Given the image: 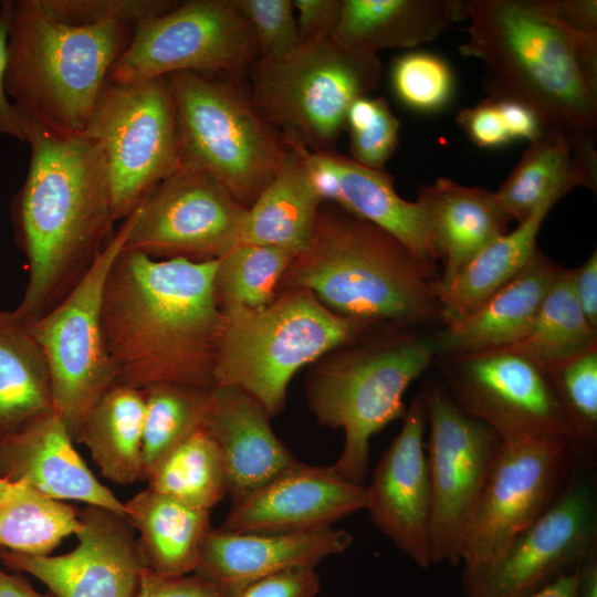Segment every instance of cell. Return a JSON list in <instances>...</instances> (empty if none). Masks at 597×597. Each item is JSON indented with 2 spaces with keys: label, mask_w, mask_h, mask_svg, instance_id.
I'll return each instance as SVG.
<instances>
[{
  "label": "cell",
  "mask_w": 597,
  "mask_h": 597,
  "mask_svg": "<svg viewBox=\"0 0 597 597\" xmlns=\"http://www.w3.org/2000/svg\"><path fill=\"white\" fill-rule=\"evenodd\" d=\"M218 259L155 260L122 249L106 276L101 320L115 384L213 389Z\"/></svg>",
  "instance_id": "6da1fadb"
},
{
  "label": "cell",
  "mask_w": 597,
  "mask_h": 597,
  "mask_svg": "<svg viewBox=\"0 0 597 597\" xmlns=\"http://www.w3.org/2000/svg\"><path fill=\"white\" fill-rule=\"evenodd\" d=\"M467 40L488 96L530 107L545 132L563 134L597 176V36L556 13L552 0H462Z\"/></svg>",
  "instance_id": "7a4b0ae2"
},
{
  "label": "cell",
  "mask_w": 597,
  "mask_h": 597,
  "mask_svg": "<svg viewBox=\"0 0 597 597\" xmlns=\"http://www.w3.org/2000/svg\"><path fill=\"white\" fill-rule=\"evenodd\" d=\"M19 113L31 156L10 206L28 268L25 291L14 311L31 324L84 277L115 233L116 221L98 145Z\"/></svg>",
  "instance_id": "3957f363"
},
{
  "label": "cell",
  "mask_w": 597,
  "mask_h": 597,
  "mask_svg": "<svg viewBox=\"0 0 597 597\" xmlns=\"http://www.w3.org/2000/svg\"><path fill=\"white\" fill-rule=\"evenodd\" d=\"M281 280L289 289L312 292L335 314L366 324L440 320L437 277L387 231L328 201Z\"/></svg>",
  "instance_id": "277c9868"
},
{
  "label": "cell",
  "mask_w": 597,
  "mask_h": 597,
  "mask_svg": "<svg viewBox=\"0 0 597 597\" xmlns=\"http://www.w3.org/2000/svg\"><path fill=\"white\" fill-rule=\"evenodd\" d=\"M135 25H71L39 0H13L4 87L17 108L65 135L85 129Z\"/></svg>",
  "instance_id": "5b68a950"
},
{
  "label": "cell",
  "mask_w": 597,
  "mask_h": 597,
  "mask_svg": "<svg viewBox=\"0 0 597 597\" xmlns=\"http://www.w3.org/2000/svg\"><path fill=\"white\" fill-rule=\"evenodd\" d=\"M219 308L216 385L244 390L270 417L283 410L287 385L300 368L368 325L335 314L304 289H287L259 308Z\"/></svg>",
  "instance_id": "8992f818"
},
{
  "label": "cell",
  "mask_w": 597,
  "mask_h": 597,
  "mask_svg": "<svg viewBox=\"0 0 597 597\" xmlns=\"http://www.w3.org/2000/svg\"><path fill=\"white\" fill-rule=\"evenodd\" d=\"M434 355L432 338L398 332L348 349L310 374L306 399L311 410L322 425L344 430L342 452L332 465L338 475L364 484L371 437L404 418V394Z\"/></svg>",
  "instance_id": "52a82bcc"
},
{
  "label": "cell",
  "mask_w": 597,
  "mask_h": 597,
  "mask_svg": "<svg viewBox=\"0 0 597 597\" xmlns=\"http://www.w3.org/2000/svg\"><path fill=\"white\" fill-rule=\"evenodd\" d=\"M248 74L253 106L287 144L331 153L348 109L379 86L384 65L378 54L321 38L284 56L258 59Z\"/></svg>",
  "instance_id": "ba28073f"
},
{
  "label": "cell",
  "mask_w": 597,
  "mask_h": 597,
  "mask_svg": "<svg viewBox=\"0 0 597 597\" xmlns=\"http://www.w3.org/2000/svg\"><path fill=\"white\" fill-rule=\"evenodd\" d=\"M168 81L181 163L205 169L250 208L290 145L259 114L240 81L193 72L175 73Z\"/></svg>",
  "instance_id": "9c48e42d"
},
{
  "label": "cell",
  "mask_w": 597,
  "mask_h": 597,
  "mask_svg": "<svg viewBox=\"0 0 597 597\" xmlns=\"http://www.w3.org/2000/svg\"><path fill=\"white\" fill-rule=\"evenodd\" d=\"M82 135L104 157L115 221H124L181 165L168 76L106 81Z\"/></svg>",
  "instance_id": "30bf717a"
},
{
  "label": "cell",
  "mask_w": 597,
  "mask_h": 597,
  "mask_svg": "<svg viewBox=\"0 0 597 597\" xmlns=\"http://www.w3.org/2000/svg\"><path fill=\"white\" fill-rule=\"evenodd\" d=\"M258 59L253 31L234 0L179 1L135 25L107 81L143 82L180 72L240 81Z\"/></svg>",
  "instance_id": "8fae6325"
},
{
  "label": "cell",
  "mask_w": 597,
  "mask_h": 597,
  "mask_svg": "<svg viewBox=\"0 0 597 597\" xmlns=\"http://www.w3.org/2000/svg\"><path fill=\"white\" fill-rule=\"evenodd\" d=\"M579 462L564 440H502L463 536L461 569L494 565L562 495Z\"/></svg>",
  "instance_id": "7c38bea8"
},
{
  "label": "cell",
  "mask_w": 597,
  "mask_h": 597,
  "mask_svg": "<svg viewBox=\"0 0 597 597\" xmlns=\"http://www.w3.org/2000/svg\"><path fill=\"white\" fill-rule=\"evenodd\" d=\"M132 222L130 214L74 289L44 316L29 324L49 365L54 411L72 438L90 409L115 385L101 307L106 276Z\"/></svg>",
  "instance_id": "4fadbf2b"
},
{
  "label": "cell",
  "mask_w": 597,
  "mask_h": 597,
  "mask_svg": "<svg viewBox=\"0 0 597 597\" xmlns=\"http://www.w3.org/2000/svg\"><path fill=\"white\" fill-rule=\"evenodd\" d=\"M595 471L578 463L556 502L492 566L461 569L465 597H534L597 557Z\"/></svg>",
  "instance_id": "5bb4252c"
},
{
  "label": "cell",
  "mask_w": 597,
  "mask_h": 597,
  "mask_svg": "<svg viewBox=\"0 0 597 597\" xmlns=\"http://www.w3.org/2000/svg\"><path fill=\"white\" fill-rule=\"evenodd\" d=\"M429 426L430 561L459 566L465 530L502 444L488 423L463 412L444 388L421 394Z\"/></svg>",
  "instance_id": "9a60e30c"
},
{
  "label": "cell",
  "mask_w": 597,
  "mask_h": 597,
  "mask_svg": "<svg viewBox=\"0 0 597 597\" xmlns=\"http://www.w3.org/2000/svg\"><path fill=\"white\" fill-rule=\"evenodd\" d=\"M245 210L208 171L181 163L132 213L123 249L155 260H217L239 243Z\"/></svg>",
  "instance_id": "2e32d148"
},
{
  "label": "cell",
  "mask_w": 597,
  "mask_h": 597,
  "mask_svg": "<svg viewBox=\"0 0 597 597\" xmlns=\"http://www.w3.org/2000/svg\"><path fill=\"white\" fill-rule=\"evenodd\" d=\"M444 359L441 369L449 397L463 412L491 426L502 440H564L576 451L553 384L535 364L505 349Z\"/></svg>",
  "instance_id": "e0dca14e"
},
{
  "label": "cell",
  "mask_w": 597,
  "mask_h": 597,
  "mask_svg": "<svg viewBox=\"0 0 597 597\" xmlns=\"http://www.w3.org/2000/svg\"><path fill=\"white\" fill-rule=\"evenodd\" d=\"M77 545L57 556L0 551L7 567L42 582L55 597H136L146 568L135 528L105 507L87 505L80 513Z\"/></svg>",
  "instance_id": "ac0fdd59"
},
{
  "label": "cell",
  "mask_w": 597,
  "mask_h": 597,
  "mask_svg": "<svg viewBox=\"0 0 597 597\" xmlns=\"http://www.w3.org/2000/svg\"><path fill=\"white\" fill-rule=\"evenodd\" d=\"M399 433L376 463L367 486L374 525L419 567L430 561L431 488L425 444L426 407L416 396Z\"/></svg>",
  "instance_id": "d6986e66"
},
{
  "label": "cell",
  "mask_w": 597,
  "mask_h": 597,
  "mask_svg": "<svg viewBox=\"0 0 597 597\" xmlns=\"http://www.w3.org/2000/svg\"><path fill=\"white\" fill-rule=\"evenodd\" d=\"M368 491L332 467L300 460L265 484L233 500L219 527L230 532H302L333 526L366 510Z\"/></svg>",
  "instance_id": "ffe728a7"
},
{
  "label": "cell",
  "mask_w": 597,
  "mask_h": 597,
  "mask_svg": "<svg viewBox=\"0 0 597 597\" xmlns=\"http://www.w3.org/2000/svg\"><path fill=\"white\" fill-rule=\"evenodd\" d=\"M303 156L312 182L323 201L335 203L401 242L436 276L438 255L428 213L419 200L401 198L385 170L367 168L339 153H312L294 145Z\"/></svg>",
  "instance_id": "44dd1931"
},
{
  "label": "cell",
  "mask_w": 597,
  "mask_h": 597,
  "mask_svg": "<svg viewBox=\"0 0 597 597\" xmlns=\"http://www.w3.org/2000/svg\"><path fill=\"white\" fill-rule=\"evenodd\" d=\"M353 536L333 526L302 532H230L212 528L193 574L230 597L262 577L295 567L315 568L345 552Z\"/></svg>",
  "instance_id": "7402d4cb"
},
{
  "label": "cell",
  "mask_w": 597,
  "mask_h": 597,
  "mask_svg": "<svg viewBox=\"0 0 597 597\" xmlns=\"http://www.w3.org/2000/svg\"><path fill=\"white\" fill-rule=\"evenodd\" d=\"M52 412L0 443V479L27 484L60 501L105 507L126 519L124 502L104 486Z\"/></svg>",
  "instance_id": "603a6c76"
},
{
  "label": "cell",
  "mask_w": 597,
  "mask_h": 597,
  "mask_svg": "<svg viewBox=\"0 0 597 597\" xmlns=\"http://www.w3.org/2000/svg\"><path fill=\"white\" fill-rule=\"evenodd\" d=\"M270 416L250 394L216 386L203 429L221 451L227 495L238 500L269 482L298 460L275 436Z\"/></svg>",
  "instance_id": "cb8c5ba5"
},
{
  "label": "cell",
  "mask_w": 597,
  "mask_h": 597,
  "mask_svg": "<svg viewBox=\"0 0 597 597\" xmlns=\"http://www.w3.org/2000/svg\"><path fill=\"white\" fill-rule=\"evenodd\" d=\"M563 271L537 249L522 271L474 312L432 337L436 354L455 357L514 345Z\"/></svg>",
  "instance_id": "d4e9b609"
},
{
  "label": "cell",
  "mask_w": 597,
  "mask_h": 597,
  "mask_svg": "<svg viewBox=\"0 0 597 597\" xmlns=\"http://www.w3.org/2000/svg\"><path fill=\"white\" fill-rule=\"evenodd\" d=\"M417 200L428 213L438 259L444 262L443 272L433 284L437 295L479 250L506 232L511 219L495 191L448 178L422 186Z\"/></svg>",
  "instance_id": "484cf974"
},
{
  "label": "cell",
  "mask_w": 597,
  "mask_h": 597,
  "mask_svg": "<svg viewBox=\"0 0 597 597\" xmlns=\"http://www.w3.org/2000/svg\"><path fill=\"white\" fill-rule=\"evenodd\" d=\"M458 22H465L462 0H343L332 39L378 54L433 41Z\"/></svg>",
  "instance_id": "4316f807"
},
{
  "label": "cell",
  "mask_w": 597,
  "mask_h": 597,
  "mask_svg": "<svg viewBox=\"0 0 597 597\" xmlns=\"http://www.w3.org/2000/svg\"><path fill=\"white\" fill-rule=\"evenodd\" d=\"M126 519L138 531L146 568L161 576L193 574L201 546L212 530L210 511L147 488L124 503Z\"/></svg>",
  "instance_id": "83f0119b"
},
{
  "label": "cell",
  "mask_w": 597,
  "mask_h": 597,
  "mask_svg": "<svg viewBox=\"0 0 597 597\" xmlns=\"http://www.w3.org/2000/svg\"><path fill=\"white\" fill-rule=\"evenodd\" d=\"M322 202L303 156L290 145L280 169L245 210L239 242L280 248L295 258L313 234Z\"/></svg>",
  "instance_id": "f1b7e54d"
},
{
  "label": "cell",
  "mask_w": 597,
  "mask_h": 597,
  "mask_svg": "<svg viewBox=\"0 0 597 597\" xmlns=\"http://www.w3.org/2000/svg\"><path fill=\"white\" fill-rule=\"evenodd\" d=\"M55 412L48 362L29 323L0 311V443Z\"/></svg>",
  "instance_id": "f546056e"
},
{
  "label": "cell",
  "mask_w": 597,
  "mask_h": 597,
  "mask_svg": "<svg viewBox=\"0 0 597 597\" xmlns=\"http://www.w3.org/2000/svg\"><path fill=\"white\" fill-rule=\"evenodd\" d=\"M553 203L538 207L510 233H503L479 250L437 293L440 321L458 323L511 281L536 252V237Z\"/></svg>",
  "instance_id": "4dcf8cb0"
},
{
  "label": "cell",
  "mask_w": 597,
  "mask_h": 597,
  "mask_svg": "<svg viewBox=\"0 0 597 597\" xmlns=\"http://www.w3.org/2000/svg\"><path fill=\"white\" fill-rule=\"evenodd\" d=\"M145 391L112 386L90 409L73 441L84 444L107 480L129 485L142 480Z\"/></svg>",
  "instance_id": "1f68e13d"
},
{
  "label": "cell",
  "mask_w": 597,
  "mask_h": 597,
  "mask_svg": "<svg viewBox=\"0 0 597 597\" xmlns=\"http://www.w3.org/2000/svg\"><path fill=\"white\" fill-rule=\"evenodd\" d=\"M597 176L576 158L566 137L545 132L530 143L521 160L495 191L510 219L519 223L545 203L555 205L576 187L596 192Z\"/></svg>",
  "instance_id": "d6a6232c"
},
{
  "label": "cell",
  "mask_w": 597,
  "mask_h": 597,
  "mask_svg": "<svg viewBox=\"0 0 597 597\" xmlns=\"http://www.w3.org/2000/svg\"><path fill=\"white\" fill-rule=\"evenodd\" d=\"M597 331L584 317L573 290V270L549 289L525 336L501 348L528 359L547 375L596 348Z\"/></svg>",
  "instance_id": "836d02e7"
},
{
  "label": "cell",
  "mask_w": 597,
  "mask_h": 597,
  "mask_svg": "<svg viewBox=\"0 0 597 597\" xmlns=\"http://www.w3.org/2000/svg\"><path fill=\"white\" fill-rule=\"evenodd\" d=\"M80 527L76 509L23 483L0 501V551L46 556Z\"/></svg>",
  "instance_id": "e575fe53"
},
{
  "label": "cell",
  "mask_w": 597,
  "mask_h": 597,
  "mask_svg": "<svg viewBox=\"0 0 597 597\" xmlns=\"http://www.w3.org/2000/svg\"><path fill=\"white\" fill-rule=\"evenodd\" d=\"M142 480L179 444L203 428L212 389L158 384L144 389Z\"/></svg>",
  "instance_id": "d590c367"
},
{
  "label": "cell",
  "mask_w": 597,
  "mask_h": 597,
  "mask_svg": "<svg viewBox=\"0 0 597 597\" xmlns=\"http://www.w3.org/2000/svg\"><path fill=\"white\" fill-rule=\"evenodd\" d=\"M147 481L153 490L207 511L227 495L221 451L203 428L174 449Z\"/></svg>",
  "instance_id": "8d00e7d4"
},
{
  "label": "cell",
  "mask_w": 597,
  "mask_h": 597,
  "mask_svg": "<svg viewBox=\"0 0 597 597\" xmlns=\"http://www.w3.org/2000/svg\"><path fill=\"white\" fill-rule=\"evenodd\" d=\"M294 256L262 244L239 242L218 259L214 292L219 306L259 308L276 298V289Z\"/></svg>",
  "instance_id": "74e56055"
},
{
  "label": "cell",
  "mask_w": 597,
  "mask_h": 597,
  "mask_svg": "<svg viewBox=\"0 0 597 597\" xmlns=\"http://www.w3.org/2000/svg\"><path fill=\"white\" fill-rule=\"evenodd\" d=\"M565 413L582 463L597 464V348L548 375Z\"/></svg>",
  "instance_id": "f35d334b"
},
{
  "label": "cell",
  "mask_w": 597,
  "mask_h": 597,
  "mask_svg": "<svg viewBox=\"0 0 597 597\" xmlns=\"http://www.w3.org/2000/svg\"><path fill=\"white\" fill-rule=\"evenodd\" d=\"M390 82L397 98L420 113L442 109L454 92V76L448 62L425 51L407 52L395 59Z\"/></svg>",
  "instance_id": "ab89813d"
},
{
  "label": "cell",
  "mask_w": 597,
  "mask_h": 597,
  "mask_svg": "<svg viewBox=\"0 0 597 597\" xmlns=\"http://www.w3.org/2000/svg\"><path fill=\"white\" fill-rule=\"evenodd\" d=\"M350 158L375 170H385L395 154L400 124L384 97L365 96L353 103L346 117Z\"/></svg>",
  "instance_id": "60d3db41"
},
{
  "label": "cell",
  "mask_w": 597,
  "mask_h": 597,
  "mask_svg": "<svg viewBox=\"0 0 597 597\" xmlns=\"http://www.w3.org/2000/svg\"><path fill=\"white\" fill-rule=\"evenodd\" d=\"M174 0H39L55 20L71 25L124 23L136 25L164 14L178 4Z\"/></svg>",
  "instance_id": "b9f144b4"
},
{
  "label": "cell",
  "mask_w": 597,
  "mask_h": 597,
  "mask_svg": "<svg viewBox=\"0 0 597 597\" xmlns=\"http://www.w3.org/2000/svg\"><path fill=\"white\" fill-rule=\"evenodd\" d=\"M253 31L259 59L284 56L301 44L292 0H234Z\"/></svg>",
  "instance_id": "7bdbcfd3"
},
{
  "label": "cell",
  "mask_w": 597,
  "mask_h": 597,
  "mask_svg": "<svg viewBox=\"0 0 597 597\" xmlns=\"http://www.w3.org/2000/svg\"><path fill=\"white\" fill-rule=\"evenodd\" d=\"M457 123L478 147L498 148L512 142L504 117L494 97L459 111Z\"/></svg>",
  "instance_id": "ee69618b"
},
{
  "label": "cell",
  "mask_w": 597,
  "mask_h": 597,
  "mask_svg": "<svg viewBox=\"0 0 597 597\" xmlns=\"http://www.w3.org/2000/svg\"><path fill=\"white\" fill-rule=\"evenodd\" d=\"M320 577L312 567H295L262 577L230 597H316Z\"/></svg>",
  "instance_id": "f6af8a7d"
},
{
  "label": "cell",
  "mask_w": 597,
  "mask_h": 597,
  "mask_svg": "<svg viewBox=\"0 0 597 597\" xmlns=\"http://www.w3.org/2000/svg\"><path fill=\"white\" fill-rule=\"evenodd\" d=\"M136 597H223V595L196 574L169 577L145 568Z\"/></svg>",
  "instance_id": "bcb514c9"
},
{
  "label": "cell",
  "mask_w": 597,
  "mask_h": 597,
  "mask_svg": "<svg viewBox=\"0 0 597 597\" xmlns=\"http://www.w3.org/2000/svg\"><path fill=\"white\" fill-rule=\"evenodd\" d=\"M301 42L332 38L342 12L343 0H294Z\"/></svg>",
  "instance_id": "7dc6e473"
},
{
  "label": "cell",
  "mask_w": 597,
  "mask_h": 597,
  "mask_svg": "<svg viewBox=\"0 0 597 597\" xmlns=\"http://www.w3.org/2000/svg\"><path fill=\"white\" fill-rule=\"evenodd\" d=\"M13 12V0L0 3V135L27 142L25 130L17 106L8 98L4 76L8 61V36Z\"/></svg>",
  "instance_id": "c3c4849f"
},
{
  "label": "cell",
  "mask_w": 597,
  "mask_h": 597,
  "mask_svg": "<svg viewBox=\"0 0 597 597\" xmlns=\"http://www.w3.org/2000/svg\"><path fill=\"white\" fill-rule=\"evenodd\" d=\"M494 98L498 101L512 140L525 139L531 143L545 133L538 116L530 107L513 100Z\"/></svg>",
  "instance_id": "681fc988"
},
{
  "label": "cell",
  "mask_w": 597,
  "mask_h": 597,
  "mask_svg": "<svg viewBox=\"0 0 597 597\" xmlns=\"http://www.w3.org/2000/svg\"><path fill=\"white\" fill-rule=\"evenodd\" d=\"M573 290L578 306L588 322L597 331V254L596 251L579 268L573 270Z\"/></svg>",
  "instance_id": "f907efd6"
},
{
  "label": "cell",
  "mask_w": 597,
  "mask_h": 597,
  "mask_svg": "<svg viewBox=\"0 0 597 597\" xmlns=\"http://www.w3.org/2000/svg\"><path fill=\"white\" fill-rule=\"evenodd\" d=\"M556 13L575 30L597 36L596 0H552Z\"/></svg>",
  "instance_id": "816d5d0a"
},
{
  "label": "cell",
  "mask_w": 597,
  "mask_h": 597,
  "mask_svg": "<svg viewBox=\"0 0 597 597\" xmlns=\"http://www.w3.org/2000/svg\"><path fill=\"white\" fill-rule=\"evenodd\" d=\"M0 597H48L40 595L21 576L12 575L0 566Z\"/></svg>",
  "instance_id": "f5cc1de1"
},
{
  "label": "cell",
  "mask_w": 597,
  "mask_h": 597,
  "mask_svg": "<svg viewBox=\"0 0 597 597\" xmlns=\"http://www.w3.org/2000/svg\"><path fill=\"white\" fill-rule=\"evenodd\" d=\"M575 597H597V557L579 568Z\"/></svg>",
  "instance_id": "db71d44e"
},
{
  "label": "cell",
  "mask_w": 597,
  "mask_h": 597,
  "mask_svg": "<svg viewBox=\"0 0 597 597\" xmlns=\"http://www.w3.org/2000/svg\"><path fill=\"white\" fill-rule=\"evenodd\" d=\"M578 572L565 575L534 597H575Z\"/></svg>",
  "instance_id": "11a10c76"
},
{
  "label": "cell",
  "mask_w": 597,
  "mask_h": 597,
  "mask_svg": "<svg viewBox=\"0 0 597 597\" xmlns=\"http://www.w3.org/2000/svg\"><path fill=\"white\" fill-rule=\"evenodd\" d=\"M15 483L0 479V501L6 499L13 490Z\"/></svg>",
  "instance_id": "9f6ffc18"
}]
</instances>
